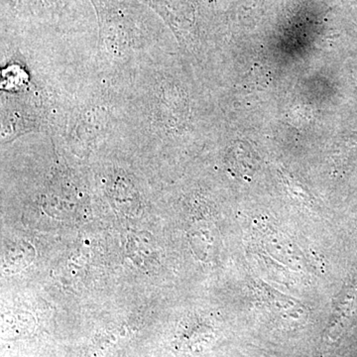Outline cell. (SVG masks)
Instances as JSON below:
<instances>
[{"instance_id":"1","label":"cell","mask_w":357,"mask_h":357,"mask_svg":"<svg viewBox=\"0 0 357 357\" xmlns=\"http://www.w3.org/2000/svg\"><path fill=\"white\" fill-rule=\"evenodd\" d=\"M98 38L66 39L26 30L1 0V146L30 134L56 135L70 100L95 68Z\"/></svg>"},{"instance_id":"2","label":"cell","mask_w":357,"mask_h":357,"mask_svg":"<svg viewBox=\"0 0 357 357\" xmlns=\"http://www.w3.org/2000/svg\"><path fill=\"white\" fill-rule=\"evenodd\" d=\"M198 119L196 93L177 56L157 52L123 82L119 149L156 157L196 132Z\"/></svg>"},{"instance_id":"3","label":"cell","mask_w":357,"mask_h":357,"mask_svg":"<svg viewBox=\"0 0 357 357\" xmlns=\"http://www.w3.org/2000/svg\"><path fill=\"white\" fill-rule=\"evenodd\" d=\"M98 22V69L124 82L157 52L170 50L163 20L140 0H91Z\"/></svg>"},{"instance_id":"4","label":"cell","mask_w":357,"mask_h":357,"mask_svg":"<svg viewBox=\"0 0 357 357\" xmlns=\"http://www.w3.org/2000/svg\"><path fill=\"white\" fill-rule=\"evenodd\" d=\"M123 83L95 68L75 91L54 136L67 151L86 157L119 149Z\"/></svg>"},{"instance_id":"5","label":"cell","mask_w":357,"mask_h":357,"mask_svg":"<svg viewBox=\"0 0 357 357\" xmlns=\"http://www.w3.org/2000/svg\"><path fill=\"white\" fill-rule=\"evenodd\" d=\"M20 26L29 31L66 39L98 38L91 0H10Z\"/></svg>"}]
</instances>
